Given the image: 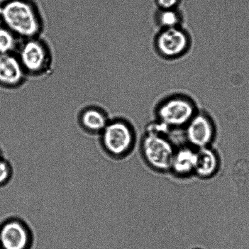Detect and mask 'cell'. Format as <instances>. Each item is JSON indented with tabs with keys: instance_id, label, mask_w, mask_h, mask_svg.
Segmentation results:
<instances>
[{
	"instance_id": "cell-17",
	"label": "cell",
	"mask_w": 249,
	"mask_h": 249,
	"mask_svg": "<svg viewBox=\"0 0 249 249\" xmlns=\"http://www.w3.org/2000/svg\"><path fill=\"white\" fill-rule=\"evenodd\" d=\"M2 158H3V156H2V154L1 151L0 150V159H1Z\"/></svg>"
},
{
	"instance_id": "cell-18",
	"label": "cell",
	"mask_w": 249,
	"mask_h": 249,
	"mask_svg": "<svg viewBox=\"0 0 249 249\" xmlns=\"http://www.w3.org/2000/svg\"></svg>"
},
{
	"instance_id": "cell-2",
	"label": "cell",
	"mask_w": 249,
	"mask_h": 249,
	"mask_svg": "<svg viewBox=\"0 0 249 249\" xmlns=\"http://www.w3.org/2000/svg\"><path fill=\"white\" fill-rule=\"evenodd\" d=\"M99 136L102 150L114 160L126 158L136 145L135 129L130 122L124 118L110 119Z\"/></svg>"
},
{
	"instance_id": "cell-12",
	"label": "cell",
	"mask_w": 249,
	"mask_h": 249,
	"mask_svg": "<svg viewBox=\"0 0 249 249\" xmlns=\"http://www.w3.org/2000/svg\"><path fill=\"white\" fill-rule=\"evenodd\" d=\"M110 119L103 109L96 107L85 108L78 117V123L85 133L99 135L108 124Z\"/></svg>"
},
{
	"instance_id": "cell-4",
	"label": "cell",
	"mask_w": 249,
	"mask_h": 249,
	"mask_svg": "<svg viewBox=\"0 0 249 249\" xmlns=\"http://www.w3.org/2000/svg\"><path fill=\"white\" fill-rule=\"evenodd\" d=\"M27 77L39 78L50 72L53 55L50 46L40 36L22 40L16 52Z\"/></svg>"
},
{
	"instance_id": "cell-6",
	"label": "cell",
	"mask_w": 249,
	"mask_h": 249,
	"mask_svg": "<svg viewBox=\"0 0 249 249\" xmlns=\"http://www.w3.org/2000/svg\"><path fill=\"white\" fill-rule=\"evenodd\" d=\"M192 45V36L182 26L160 29L153 39L156 53L166 60H175L184 57Z\"/></svg>"
},
{
	"instance_id": "cell-9",
	"label": "cell",
	"mask_w": 249,
	"mask_h": 249,
	"mask_svg": "<svg viewBox=\"0 0 249 249\" xmlns=\"http://www.w3.org/2000/svg\"><path fill=\"white\" fill-rule=\"evenodd\" d=\"M27 78L16 53L0 54V86L17 89L24 84Z\"/></svg>"
},
{
	"instance_id": "cell-5",
	"label": "cell",
	"mask_w": 249,
	"mask_h": 249,
	"mask_svg": "<svg viewBox=\"0 0 249 249\" xmlns=\"http://www.w3.org/2000/svg\"><path fill=\"white\" fill-rule=\"evenodd\" d=\"M176 146L170 136L144 133L140 141V153L151 170L160 173H169Z\"/></svg>"
},
{
	"instance_id": "cell-16",
	"label": "cell",
	"mask_w": 249,
	"mask_h": 249,
	"mask_svg": "<svg viewBox=\"0 0 249 249\" xmlns=\"http://www.w3.org/2000/svg\"><path fill=\"white\" fill-rule=\"evenodd\" d=\"M158 8L161 10L177 9L180 0H156Z\"/></svg>"
},
{
	"instance_id": "cell-3",
	"label": "cell",
	"mask_w": 249,
	"mask_h": 249,
	"mask_svg": "<svg viewBox=\"0 0 249 249\" xmlns=\"http://www.w3.org/2000/svg\"><path fill=\"white\" fill-rule=\"evenodd\" d=\"M196 102L184 94H173L158 102L154 110L155 119L172 131L182 130L199 110Z\"/></svg>"
},
{
	"instance_id": "cell-8",
	"label": "cell",
	"mask_w": 249,
	"mask_h": 249,
	"mask_svg": "<svg viewBox=\"0 0 249 249\" xmlns=\"http://www.w3.org/2000/svg\"><path fill=\"white\" fill-rule=\"evenodd\" d=\"M34 235L23 219L12 217L0 226V249H31Z\"/></svg>"
},
{
	"instance_id": "cell-10",
	"label": "cell",
	"mask_w": 249,
	"mask_h": 249,
	"mask_svg": "<svg viewBox=\"0 0 249 249\" xmlns=\"http://www.w3.org/2000/svg\"><path fill=\"white\" fill-rule=\"evenodd\" d=\"M197 150L184 143L177 146L171 162L169 173L179 179L194 176Z\"/></svg>"
},
{
	"instance_id": "cell-13",
	"label": "cell",
	"mask_w": 249,
	"mask_h": 249,
	"mask_svg": "<svg viewBox=\"0 0 249 249\" xmlns=\"http://www.w3.org/2000/svg\"><path fill=\"white\" fill-rule=\"evenodd\" d=\"M155 21L160 29H170L182 26L184 18L177 9H159L155 14Z\"/></svg>"
},
{
	"instance_id": "cell-1",
	"label": "cell",
	"mask_w": 249,
	"mask_h": 249,
	"mask_svg": "<svg viewBox=\"0 0 249 249\" xmlns=\"http://www.w3.org/2000/svg\"><path fill=\"white\" fill-rule=\"evenodd\" d=\"M0 24L20 40L40 36L44 20L33 0H0Z\"/></svg>"
},
{
	"instance_id": "cell-11",
	"label": "cell",
	"mask_w": 249,
	"mask_h": 249,
	"mask_svg": "<svg viewBox=\"0 0 249 249\" xmlns=\"http://www.w3.org/2000/svg\"><path fill=\"white\" fill-rule=\"evenodd\" d=\"M221 167L220 156L213 146L197 150L195 177L202 180L211 179L218 175Z\"/></svg>"
},
{
	"instance_id": "cell-7",
	"label": "cell",
	"mask_w": 249,
	"mask_h": 249,
	"mask_svg": "<svg viewBox=\"0 0 249 249\" xmlns=\"http://www.w3.org/2000/svg\"><path fill=\"white\" fill-rule=\"evenodd\" d=\"M182 131L185 143L196 150L213 145L217 134L214 119L201 109H199Z\"/></svg>"
},
{
	"instance_id": "cell-15",
	"label": "cell",
	"mask_w": 249,
	"mask_h": 249,
	"mask_svg": "<svg viewBox=\"0 0 249 249\" xmlns=\"http://www.w3.org/2000/svg\"><path fill=\"white\" fill-rule=\"evenodd\" d=\"M13 176V168L6 159H0V187L7 185Z\"/></svg>"
},
{
	"instance_id": "cell-14",
	"label": "cell",
	"mask_w": 249,
	"mask_h": 249,
	"mask_svg": "<svg viewBox=\"0 0 249 249\" xmlns=\"http://www.w3.org/2000/svg\"><path fill=\"white\" fill-rule=\"evenodd\" d=\"M21 40L0 24V54L16 53Z\"/></svg>"
}]
</instances>
